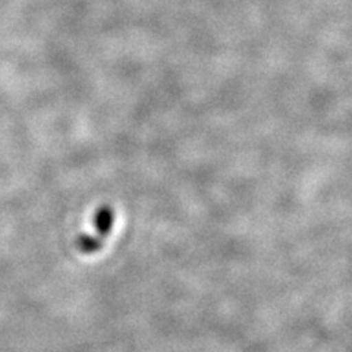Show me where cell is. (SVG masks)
Returning <instances> with one entry per match:
<instances>
[]
</instances>
